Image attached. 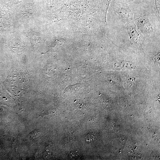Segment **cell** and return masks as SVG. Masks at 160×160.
<instances>
[{
  "label": "cell",
  "instance_id": "obj_4",
  "mask_svg": "<svg viewBox=\"0 0 160 160\" xmlns=\"http://www.w3.org/2000/svg\"><path fill=\"white\" fill-rule=\"evenodd\" d=\"M79 154L76 151L71 152L69 155V157L72 158H76L79 156Z\"/></svg>",
  "mask_w": 160,
  "mask_h": 160
},
{
  "label": "cell",
  "instance_id": "obj_2",
  "mask_svg": "<svg viewBox=\"0 0 160 160\" xmlns=\"http://www.w3.org/2000/svg\"><path fill=\"white\" fill-rule=\"evenodd\" d=\"M95 138V135L93 133H89L86 135L85 139L87 142L92 141Z\"/></svg>",
  "mask_w": 160,
  "mask_h": 160
},
{
  "label": "cell",
  "instance_id": "obj_3",
  "mask_svg": "<svg viewBox=\"0 0 160 160\" xmlns=\"http://www.w3.org/2000/svg\"><path fill=\"white\" fill-rule=\"evenodd\" d=\"M39 131L38 130H34L30 134V137L32 139H35L39 135Z\"/></svg>",
  "mask_w": 160,
  "mask_h": 160
},
{
  "label": "cell",
  "instance_id": "obj_1",
  "mask_svg": "<svg viewBox=\"0 0 160 160\" xmlns=\"http://www.w3.org/2000/svg\"><path fill=\"white\" fill-rule=\"evenodd\" d=\"M8 88L13 94H19L25 89L27 84V80L23 73L13 72L8 79Z\"/></svg>",
  "mask_w": 160,
  "mask_h": 160
}]
</instances>
